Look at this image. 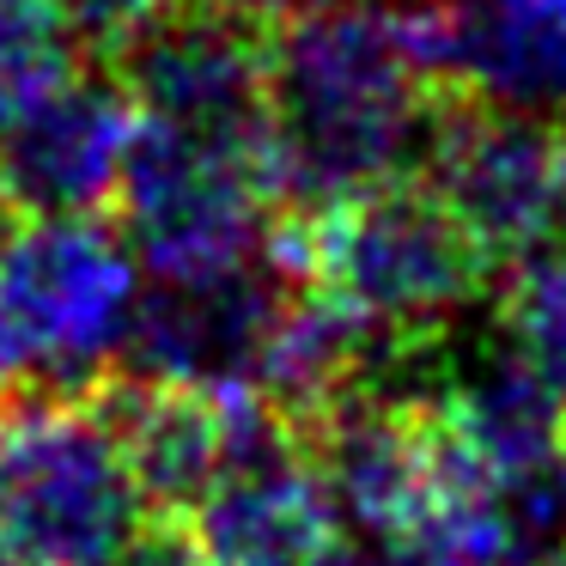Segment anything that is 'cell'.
<instances>
[{
    "label": "cell",
    "instance_id": "obj_1",
    "mask_svg": "<svg viewBox=\"0 0 566 566\" xmlns=\"http://www.w3.org/2000/svg\"><path fill=\"white\" fill-rule=\"evenodd\" d=\"M439 86L402 43L390 0H305L269 13V189L311 213L408 177Z\"/></svg>",
    "mask_w": 566,
    "mask_h": 566
},
{
    "label": "cell",
    "instance_id": "obj_2",
    "mask_svg": "<svg viewBox=\"0 0 566 566\" xmlns=\"http://www.w3.org/2000/svg\"><path fill=\"white\" fill-rule=\"evenodd\" d=\"M269 256L402 354H432L493 281L488 250L420 171L311 213H274Z\"/></svg>",
    "mask_w": 566,
    "mask_h": 566
},
{
    "label": "cell",
    "instance_id": "obj_3",
    "mask_svg": "<svg viewBox=\"0 0 566 566\" xmlns=\"http://www.w3.org/2000/svg\"><path fill=\"white\" fill-rule=\"evenodd\" d=\"M147 524L86 390H0V560L111 566Z\"/></svg>",
    "mask_w": 566,
    "mask_h": 566
},
{
    "label": "cell",
    "instance_id": "obj_4",
    "mask_svg": "<svg viewBox=\"0 0 566 566\" xmlns=\"http://www.w3.org/2000/svg\"><path fill=\"white\" fill-rule=\"evenodd\" d=\"M135 250L92 220H13L0 238V390H92L128 342Z\"/></svg>",
    "mask_w": 566,
    "mask_h": 566
},
{
    "label": "cell",
    "instance_id": "obj_5",
    "mask_svg": "<svg viewBox=\"0 0 566 566\" xmlns=\"http://www.w3.org/2000/svg\"><path fill=\"white\" fill-rule=\"evenodd\" d=\"M123 244L153 281H196L269 256L274 189L269 153L250 140L135 123V147L116 189Z\"/></svg>",
    "mask_w": 566,
    "mask_h": 566
},
{
    "label": "cell",
    "instance_id": "obj_6",
    "mask_svg": "<svg viewBox=\"0 0 566 566\" xmlns=\"http://www.w3.org/2000/svg\"><path fill=\"white\" fill-rule=\"evenodd\" d=\"M420 177L488 250L493 269H517L566 238V123L512 104L444 92L432 111Z\"/></svg>",
    "mask_w": 566,
    "mask_h": 566
},
{
    "label": "cell",
    "instance_id": "obj_7",
    "mask_svg": "<svg viewBox=\"0 0 566 566\" xmlns=\"http://www.w3.org/2000/svg\"><path fill=\"white\" fill-rule=\"evenodd\" d=\"M86 402L111 427L140 505L159 524H189L226 469L274 427V408L250 390H208L135 366H111Z\"/></svg>",
    "mask_w": 566,
    "mask_h": 566
},
{
    "label": "cell",
    "instance_id": "obj_8",
    "mask_svg": "<svg viewBox=\"0 0 566 566\" xmlns=\"http://www.w3.org/2000/svg\"><path fill=\"white\" fill-rule=\"evenodd\" d=\"M135 98L111 62L67 67L0 123V201L19 220H92L116 208L135 147Z\"/></svg>",
    "mask_w": 566,
    "mask_h": 566
},
{
    "label": "cell",
    "instance_id": "obj_9",
    "mask_svg": "<svg viewBox=\"0 0 566 566\" xmlns=\"http://www.w3.org/2000/svg\"><path fill=\"white\" fill-rule=\"evenodd\" d=\"M293 286L298 281L274 256H256L226 274H196V281H153L135 298L123 347L135 354V371L256 396L262 359H269L274 323Z\"/></svg>",
    "mask_w": 566,
    "mask_h": 566
},
{
    "label": "cell",
    "instance_id": "obj_10",
    "mask_svg": "<svg viewBox=\"0 0 566 566\" xmlns=\"http://www.w3.org/2000/svg\"><path fill=\"white\" fill-rule=\"evenodd\" d=\"M189 536L208 566H323L342 542V517L274 415V427L196 505Z\"/></svg>",
    "mask_w": 566,
    "mask_h": 566
},
{
    "label": "cell",
    "instance_id": "obj_11",
    "mask_svg": "<svg viewBox=\"0 0 566 566\" xmlns=\"http://www.w3.org/2000/svg\"><path fill=\"white\" fill-rule=\"evenodd\" d=\"M432 408L457 457L493 488H524L548 475L566 420V402L530 371V359L512 342L457 366L432 390Z\"/></svg>",
    "mask_w": 566,
    "mask_h": 566
},
{
    "label": "cell",
    "instance_id": "obj_12",
    "mask_svg": "<svg viewBox=\"0 0 566 566\" xmlns=\"http://www.w3.org/2000/svg\"><path fill=\"white\" fill-rule=\"evenodd\" d=\"M500 323L505 342L530 359V371L566 402V244H548L530 262H517L505 281Z\"/></svg>",
    "mask_w": 566,
    "mask_h": 566
},
{
    "label": "cell",
    "instance_id": "obj_13",
    "mask_svg": "<svg viewBox=\"0 0 566 566\" xmlns=\"http://www.w3.org/2000/svg\"><path fill=\"white\" fill-rule=\"evenodd\" d=\"M67 67H74V38L55 0H0V123L43 86H55Z\"/></svg>",
    "mask_w": 566,
    "mask_h": 566
},
{
    "label": "cell",
    "instance_id": "obj_14",
    "mask_svg": "<svg viewBox=\"0 0 566 566\" xmlns=\"http://www.w3.org/2000/svg\"><path fill=\"white\" fill-rule=\"evenodd\" d=\"M165 7H171V0H55V13H62L74 50L86 43L98 62H116Z\"/></svg>",
    "mask_w": 566,
    "mask_h": 566
},
{
    "label": "cell",
    "instance_id": "obj_15",
    "mask_svg": "<svg viewBox=\"0 0 566 566\" xmlns=\"http://www.w3.org/2000/svg\"><path fill=\"white\" fill-rule=\"evenodd\" d=\"M548 493H554V517H560V542H566V420L554 439V463H548Z\"/></svg>",
    "mask_w": 566,
    "mask_h": 566
},
{
    "label": "cell",
    "instance_id": "obj_16",
    "mask_svg": "<svg viewBox=\"0 0 566 566\" xmlns=\"http://www.w3.org/2000/svg\"><path fill=\"white\" fill-rule=\"evenodd\" d=\"M256 13H286V7H305V0H250Z\"/></svg>",
    "mask_w": 566,
    "mask_h": 566
},
{
    "label": "cell",
    "instance_id": "obj_17",
    "mask_svg": "<svg viewBox=\"0 0 566 566\" xmlns=\"http://www.w3.org/2000/svg\"><path fill=\"white\" fill-rule=\"evenodd\" d=\"M171 7H250V0H171Z\"/></svg>",
    "mask_w": 566,
    "mask_h": 566
}]
</instances>
